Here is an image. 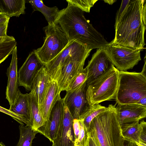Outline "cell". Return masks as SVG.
<instances>
[{"label":"cell","instance_id":"cell-27","mask_svg":"<svg viewBox=\"0 0 146 146\" xmlns=\"http://www.w3.org/2000/svg\"><path fill=\"white\" fill-rule=\"evenodd\" d=\"M87 70L84 68L72 80L66 91H73L78 88L87 80Z\"/></svg>","mask_w":146,"mask_h":146},{"label":"cell","instance_id":"cell-8","mask_svg":"<svg viewBox=\"0 0 146 146\" xmlns=\"http://www.w3.org/2000/svg\"><path fill=\"white\" fill-rule=\"evenodd\" d=\"M113 65L119 70L131 69L141 60L139 49L127 47L111 43L104 48Z\"/></svg>","mask_w":146,"mask_h":146},{"label":"cell","instance_id":"cell-13","mask_svg":"<svg viewBox=\"0 0 146 146\" xmlns=\"http://www.w3.org/2000/svg\"><path fill=\"white\" fill-rule=\"evenodd\" d=\"M74 119L67 107L64 105L63 116L52 146H74L73 128Z\"/></svg>","mask_w":146,"mask_h":146},{"label":"cell","instance_id":"cell-3","mask_svg":"<svg viewBox=\"0 0 146 146\" xmlns=\"http://www.w3.org/2000/svg\"><path fill=\"white\" fill-rule=\"evenodd\" d=\"M110 104L91 121L88 132L98 146H123L125 139L116 112Z\"/></svg>","mask_w":146,"mask_h":146},{"label":"cell","instance_id":"cell-23","mask_svg":"<svg viewBox=\"0 0 146 146\" xmlns=\"http://www.w3.org/2000/svg\"><path fill=\"white\" fill-rule=\"evenodd\" d=\"M28 94H23L19 91L14 104L10 106L9 110L22 117L28 122L30 119V111L28 99Z\"/></svg>","mask_w":146,"mask_h":146},{"label":"cell","instance_id":"cell-14","mask_svg":"<svg viewBox=\"0 0 146 146\" xmlns=\"http://www.w3.org/2000/svg\"><path fill=\"white\" fill-rule=\"evenodd\" d=\"M116 108L121 127L139 122L146 117V107L137 104H118Z\"/></svg>","mask_w":146,"mask_h":146},{"label":"cell","instance_id":"cell-6","mask_svg":"<svg viewBox=\"0 0 146 146\" xmlns=\"http://www.w3.org/2000/svg\"><path fill=\"white\" fill-rule=\"evenodd\" d=\"M43 29L46 35L43 44L34 50L44 66L57 56L71 40L57 23L48 25Z\"/></svg>","mask_w":146,"mask_h":146},{"label":"cell","instance_id":"cell-22","mask_svg":"<svg viewBox=\"0 0 146 146\" xmlns=\"http://www.w3.org/2000/svg\"><path fill=\"white\" fill-rule=\"evenodd\" d=\"M30 3L33 9V12L38 11L44 15L48 24H54L60 11L58 8L54 6L50 7L45 5L43 1L39 0L26 1Z\"/></svg>","mask_w":146,"mask_h":146},{"label":"cell","instance_id":"cell-29","mask_svg":"<svg viewBox=\"0 0 146 146\" xmlns=\"http://www.w3.org/2000/svg\"><path fill=\"white\" fill-rule=\"evenodd\" d=\"M80 131L77 140L74 144L78 146H86L87 138V131L82 122L79 119Z\"/></svg>","mask_w":146,"mask_h":146},{"label":"cell","instance_id":"cell-35","mask_svg":"<svg viewBox=\"0 0 146 146\" xmlns=\"http://www.w3.org/2000/svg\"><path fill=\"white\" fill-rule=\"evenodd\" d=\"M8 23L0 27V37H5L8 36L7 34Z\"/></svg>","mask_w":146,"mask_h":146},{"label":"cell","instance_id":"cell-12","mask_svg":"<svg viewBox=\"0 0 146 146\" xmlns=\"http://www.w3.org/2000/svg\"><path fill=\"white\" fill-rule=\"evenodd\" d=\"M87 58H72L68 59L64 62L60 76L56 82L60 92L67 90L72 80L83 69Z\"/></svg>","mask_w":146,"mask_h":146},{"label":"cell","instance_id":"cell-19","mask_svg":"<svg viewBox=\"0 0 146 146\" xmlns=\"http://www.w3.org/2000/svg\"><path fill=\"white\" fill-rule=\"evenodd\" d=\"M28 99L30 111V119L28 127L37 131L46 123L41 113L35 93L32 91L28 94Z\"/></svg>","mask_w":146,"mask_h":146},{"label":"cell","instance_id":"cell-20","mask_svg":"<svg viewBox=\"0 0 146 146\" xmlns=\"http://www.w3.org/2000/svg\"><path fill=\"white\" fill-rule=\"evenodd\" d=\"M50 80L44 66L39 70L34 78L31 91L35 93L36 96L39 108Z\"/></svg>","mask_w":146,"mask_h":146},{"label":"cell","instance_id":"cell-43","mask_svg":"<svg viewBox=\"0 0 146 146\" xmlns=\"http://www.w3.org/2000/svg\"><path fill=\"white\" fill-rule=\"evenodd\" d=\"M74 146H78L77 145H76V144H74Z\"/></svg>","mask_w":146,"mask_h":146},{"label":"cell","instance_id":"cell-1","mask_svg":"<svg viewBox=\"0 0 146 146\" xmlns=\"http://www.w3.org/2000/svg\"><path fill=\"white\" fill-rule=\"evenodd\" d=\"M55 23L59 25L70 40H74L93 49L105 48L110 42L85 18L80 9L68 5L58 13Z\"/></svg>","mask_w":146,"mask_h":146},{"label":"cell","instance_id":"cell-11","mask_svg":"<svg viewBox=\"0 0 146 146\" xmlns=\"http://www.w3.org/2000/svg\"><path fill=\"white\" fill-rule=\"evenodd\" d=\"M113 65L104 48L97 49L85 68L87 72V85L106 72Z\"/></svg>","mask_w":146,"mask_h":146},{"label":"cell","instance_id":"cell-4","mask_svg":"<svg viewBox=\"0 0 146 146\" xmlns=\"http://www.w3.org/2000/svg\"><path fill=\"white\" fill-rule=\"evenodd\" d=\"M146 96V77L140 72L119 71L115 99L117 104H136Z\"/></svg>","mask_w":146,"mask_h":146},{"label":"cell","instance_id":"cell-18","mask_svg":"<svg viewBox=\"0 0 146 146\" xmlns=\"http://www.w3.org/2000/svg\"><path fill=\"white\" fill-rule=\"evenodd\" d=\"M122 133L125 139L133 141L140 146H146V122H139L123 126Z\"/></svg>","mask_w":146,"mask_h":146},{"label":"cell","instance_id":"cell-15","mask_svg":"<svg viewBox=\"0 0 146 146\" xmlns=\"http://www.w3.org/2000/svg\"><path fill=\"white\" fill-rule=\"evenodd\" d=\"M64 103L61 98L56 102L51 111L48 120L38 131L52 142L55 138L61 122L64 113Z\"/></svg>","mask_w":146,"mask_h":146},{"label":"cell","instance_id":"cell-26","mask_svg":"<svg viewBox=\"0 0 146 146\" xmlns=\"http://www.w3.org/2000/svg\"><path fill=\"white\" fill-rule=\"evenodd\" d=\"M16 45L15 40L0 42V64L12 54Z\"/></svg>","mask_w":146,"mask_h":146},{"label":"cell","instance_id":"cell-40","mask_svg":"<svg viewBox=\"0 0 146 146\" xmlns=\"http://www.w3.org/2000/svg\"><path fill=\"white\" fill-rule=\"evenodd\" d=\"M146 54L144 58V64L142 70L140 72L143 76L146 77Z\"/></svg>","mask_w":146,"mask_h":146},{"label":"cell","instance_id":"cell-33","mask_svg":"<svg viewBox=\"0 0 146 146\" xmlns=\"http://www.w3.org/2000/svg\"><path fill=\"white\" fill-rule=\"evenodd\" d=\"M86 146H98L93 138L87 132Z\"/></svg>","mask_w":146,"mask_h":146},{"label":"cell","instance_id":"cell-2","mask_svg":"<svg viewBox=\"0 0 146 146\" xmlns=\"http://www.w3.org/2000/svg\"><path fill=\"white\" fill-rule=\"evenodd\" d=\"M145 1L131 0L126 12L115 26V37L111 43L142 50L145 48L144 33L146 25L142 17Z\"/></svg>","mask_w":146,"mask_h":146},{"label":"cell","instance_id":"cell-42","mask_svg":"<svg viewBox=\"0 0 146 146\" xmlns=\"http://www.w3.org/2000/svg\"><path fill=\"white\" fill-rule=\"evenodd\" d=\"M0 146H6L2 142H0Z\"/></svg>","mask_w":146,"mask_h":146},{"label":"cell","instance_id":"cell-17","mask_svg":"<svg viewBox=\"0 0 146 146\" xmlns=\"http://www.w3.org/2000/svg\"><path fill=\"white\" fill-rule=\"evenodd\" d=\"M60 92L56 82L50 80L39 108L42 115L46 122L48 120L52 110L56 102L61 98Z\"/></svg>","mask_w":146,"mask_h":146},{"label":"cell","instance_id":"cell-25","mask_svg":"<svg viewBox=\"0 0 146 146\" xmlns=\"http://www.w3.org/2000/svg\"><path fill=\"white\" fill-rule=\"evenodd\" d=\"M19 129L20 137L16 146H32L33 140L38 132L24 125H20Z\"/></svg>","mask_w":146,"mask_h":146},{"label":"cell","instance_id":"cell-7","mask_svg":"<svg viewBox=\"0 0 146 146\" xmlns=\"http://www.w3.org/2000/svg\"><path fill=\"white\" fill-rule=\"evenodd\" d=\"M92 50L75 41L71 40L57 56L44 65L50 79L57 82L63 64L66 60L72 58H87Z\"/></svg>","mask_w":146,"mask_h":146},{"label":"cell","instance_id":"cell-41","mask_svg":"<svg viewBox=\"0 0 146 146\" xmlns=\"http://www.w3.org/2000/svg\"><path fill=\"white\" fill-rule=\"evenodd\" d=\"M104 1L110 5H112L116 1V0H105Z\"/></svg>","mask_w":146,"mask_h":146},{"label":"cell","instance_id":"cell-21","mask_svg":"<svg viewBox=\"0 0 146 146\" xmlns=\"http://www.w3.org/2000/svg\"><path fill=\"white\" fill-rule=\"evenodd\" d=\"M25 0H0V12L10 18L25 13Z\"/></svg>","mask_w":146,"mask_h":146},{"label":"cell","instance_id":"cell-38","mask_svg":"<svg viewBox=\"0 0 146 146\" xmlns=\"http://www.w3.org/2000/svg\"><path fill=\"white\" fill-rule=\"evenodd\" d=\"M14 38L11 36H9L5 37H0V42H1L4 41H9L15 40Z\"/></svg>","mask_w":146,"mask_h":146},{"label":"cell","instance_id":"cell-30","mask_svg":"<svg viewBox=\"0 0 146 146\" xmlns=\"http://www.w3.org/2000/svg\"><path fill=\"white\" fill-rule=\"evenodd\" d=\"M131 1V0L122 1L120 7L116 13L115 26L126 12Z\"/></svg>","mask_w":146,"mask_h":146},{"label":"cell","instance_id":"cell-10","mask_svg":"<svg viewBox=\"0 0 146 146\" xmlns=\"http://www.w3.org/2000/svg\"><path fill=\"white\" fill-rule=\"evenodd\" d=\"M87 80L78 88L66 91L63 98L64 105L68 108L74 119H79L81 115L89 106L86 96Z\"/></svg>","mask_w":146,"mask_h":146},{"label":"cell","instance_id":"cell-9","mask_svg":"<svg viewBox=\"0 0 146 146\" xmlns=\"http://www.w3.org/2000/svg\"><path fill=\"white\" fill-rule=\"evenodd\" d=\"M44 66L34 50L29 54L18 72L19 86L31 91L36 74Z\"/></svg>","mask_w":146,"mask_h":146},{"label":"cell","instance_id":"cell-16","mask_svg":"<svg viewBox=\"0 0 146 146\" xmlns=\"http://www.w3.org/2000/svg\"><path fill=\"white\" fill-rule=\"evenodd\" d=\"M11 54V61L7 70L8 82L6 91V98L10 106L14 104L20 91L18 88L17 46L13 50Z\"/></svg>","mask_w":146,"mask_h":146},{"label":"cell","instance_id":"cell-5","mask_svg":"<svg viewBox=\"0 0 146 146\" xmlns=\"http://www.w3.org/2000/svg\"><path fill=\"white\" fill-rule=\"evenodd\" d=\"M119 70L113 65L107 71L88 85L86 99L89 105L115 99L117 91Z\"/></svg>","mask_w":146,"mask_h":146},{"label":"cell","instance_id":"cell-32","mask_svg":"<svg viewBox=\"0 0 146 146\" xmlns=\"http://www.w3.org/2000/svg\"><path fill=\"white\" fill-rule=\"evenodd\" d=\"M73 128L74 134V143L77 140L80 131V125L79 119H74L73 120Z\"/></svg>","mask_w":146,"mask_h":146},{"label":"cell","instance_id":"cell-34","mask_svg":"<svg viewBox=\"0 0 146 146\" xmlns=\"http://www.w3.org/2000/svg\"><path fill=\"white\" fill-rule=\"evenodd\" d=\"M10 18L0 12V27L9 23Z\"/></svg>","mask_w":146,"mask_h":146},{"label":"cell","instance_id":"cell-24","mask_svg":"<svg viewBox=\"0 0 146 146\" xmlns=\"http://www.w3.org/2000/svg\"><path fill=\"white\" fill-rule=\"evenodd\" d=\"M106 108L99 104L89 105L81 115L79 119L82 122L87 131L92 121Z\"/></svg>","mask_w":146,"mask_h":146},{"label":"cell","instance_id":"cell-39","mask_svg":"<svg viewBox=\"0 0 146 146\" xmlns=\"http://www.w3.org/2000/svg\"><path fill=\"white\" fill-rule=\"evenodd\" d=\"M136 104L146 107V96L141 98Z\"/></svg>","mask_w":146,"mask_h":146},{"label":"cell","instance_id":"cell-28","mask_svg":"<svg viewBox=\"0 0 146 146\" xmlns=\"http://www.w3.org/2000/svg\"><path fill=\"white\" fill-rule=\"evenodd\" d=\"M97 0H67L68 5L77 7L83 11L89 13Z\"/></svg>","mask_w":146,"mask_h":146},{"label":"cell","instance_id":"cell-36","mask_svg":"<svg viewBox=\"0 0 146 146\" xmlns=\"http://www.w3.org/2000/svg\"><path fill=\"white\" fill-rule=\"evenodd\" d=\"M142 19L144 24L146 25V2L145 0L143 5L142 12Z\"/></svg>","mask_w":146,"mask_h":146},{"label":"cell","instance_id":"cell-31","mask_svg":"<svg viewBox=\"0 0 146 146\" xmlns=\"http://www.w3.org/2000/svg\"><path fill=\"white\" fill-rule=\"evenodd\" d=\"M0 111L10 115L20 125H24V123H25L27 126H28V122L22 117L13 112L9 110L0 106Z\"/></svg>","mask_w":146,"mask_h":146},{"label":"cell","instance_id":"cell-37","mask_svg":"<svg viewBox=\"0 0 146 146\" xmlns=\"http://www.w3.org/2000/svg\"><path fill=\"white\" fill-rule=\"evenodd\" d=\"M123 146H140L135 143L125 139Z\"/></svg>","mask_w":146,"mask_h":146}]
</instances>
